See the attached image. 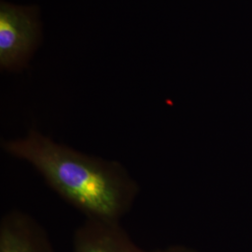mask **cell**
<instances>
[{
  "mask_svg": "<svg viewBox=\"0 0 252 252\" xmlns=\"http://www.w3.org/2000/svg\"><path fill=\"white\" fill-rule=\"evenodd\" d=\"M1 146L86 219L121 221L138 197L139 184L123 163L82 153L36 129Z\"/></svg>",
  "mask_w": 252,
  "mask_h": 252,
  "instance_id": "1",
  "label": "cell"
},
{
  "mask_svg": "<svg viewBox=\"0 0 252 252\" xmlns=\"http://www.w3.org/2000/svg\"><path fill=\"white\" fill-rule=\"evenodd\" d=\"M38 23L31 9L0 4V65L14 70L27 63L38 36Z\"/></svg>",
  "mask_w": 252,
  "mask_h": 252,
  "instance_id": "2",
  "label": "cell"
},
{
  "mask_svg": "<svg viewBox=\"0 0 252 252\" xmlns=\"http://www.w3.org/2000/svg\"><path fill=\"white\" fill-rule=\"evenodd\" d=\"M71 252H148L133 241L120 221L85 219L73 235Z\"/></svg>",
  "mask_w": 252,
  "mask_h": 252,
  "instance_id": "3",
  "label": "cell"
},
{
  "mask_svg": "<svg viewBox=\"0 0 252 252\" xmlns=\"http://www.w3.org/2000/svg\"><path fill=\"white\" fill-rule=\"evenodd\" d=\"M0 252H55L49 236L33 217L10 210L0 220Z\"/></svg>",
  "mask_w": 252,
  "mask_h": 252,
  "instance_id": "4",
  "label": "cell"
},
{
  "mask_svg": "<svg viewBox=\"0 0 252 252\" xmlns=\"http://www.w3.org/2000/svg\"><path fill=\"white\" fill-rule=\"evenodd\" d=\"M193 252L190 250L185 249V248H180V247H173V248H167L164 250H157L154 252Z\"/></svg>",
  "mask_w": 252,
  "mask_h": 252,
  "instance_id": "5",
  "label": "cell"
}]
</instances>
